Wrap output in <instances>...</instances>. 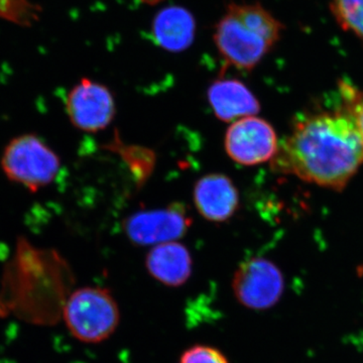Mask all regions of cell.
<instances>
[{"label":"cell","mask_w":363,"mask_h":363,"mask_svg":"<svg viewBox=\"0 0 363 363\" xmlns=\"http://www.w3.org/2000/svg\"><path fill=\"white\" fill-rule=\"evenodd\" d=\"M284 25L259 2L228 4L214 43L227 66L252 71L281 39Z\"/></svg>","instance_id":"cell-3"},{"label":"cell","mask_w":363,"mask_h":363,"mask_svg":"<svg viewBox=\"0 0 363 363\" xmlns=\"http://www.w3.org/2000/svg\"><path fill=\"white\" fill-rule=\"evenodd\" d=\"M279 145L278 135L272 124L255 116L234 121L224 138L226 154L242 166L272 161Z\"/></svg>","instance_id":"cell-8"},{"label":"cell","mask_w":363,"mask_h":363,"mask_svg":"<svg viewBox=\"0 0 363 363\" xmlns=\"http://www.w3.org/2000/svg\"><path fill=\"white\" fill-rule=\"evenodd\" d=\"M0 166L9 181L35 193L55 181L61 159L39 136L26 133L7 143Z\"/></svg>","instance_id":"cell-5"},{"label":"cell","mask_w":363,"mask_h":363,"mask_svg":"<svg viewBox=\"0 0 363 363\" xmlns=\"http://www.w3.org/2000/svg\"><path fill=\"white\" fill-rule=\"evenodd\" d=\"M179 363H229L221 350L213 346L197 344L182 353Z\"/></svg>","instance_id":"cell-15"},{"label":"cell","mask_w":363,"mask_h":363,"mask_svg":"<svg viewBox=\"0 0 363 363\" xmlns=\"http://www.w3.org/2000/svg\"><path fill=\"white\" fill-rule=\"evenodd\" d=\"M74 285L73 269L58 250L37 247L20 236L2 272L0 315L52 326L62 319Z\"/></svg>","instance_id":"cell-2"},{"label":"cell","mask_w":363,"mask_h":363,"mask_svg":"<svg viewBox=\"0 0 363 363\" xmlns=\"http://www.w3.org/2000/svg\"><path fill=\"white\" fill-rule=\"evenodd\" d=\"M272 162L276 172L340 191L363 164L362 138L343 105L298 118Z\"/></svg>","instance_id":"cell-1"},{"label":"cell","mask_w":363,"mask_h":363,"mask_svg":"<svg viewBox=\"0 0 363 363\" xmlns=\"http://www.w3.org/2000/svg\"><path fill=\"white\" fill-rule=\"evenodd\" d=\"M192 223L185 205L173 203L161 209L135 212L124 220L123 230L135 245L155 247L180 240Z\"/></svg>","instance_id":"cell-7"},{"label":"cell","mask_w":363,"mask_h":363,"mask_svg":"<svg viewBox=\"0 0 363 363\" xmlns=\"http://www.w3.org/2000/svg\"><path fill=\"white\" fill-rule=\"evenodd\" d=\"M195 206L208 221L221 223L233 218L240 207V193L233 180L223 174H208L196 182Z\"/></svg>","instance_id":"cell-10"},{"label":"cell","mask_w":363,"mask_h":363,"mask_svg":"<svg viewBox=\"0 0 363 363\" xmlns=\"http://www.w3.org/2000/svg\"><path fill=\"white\" fill-rule=\"evenodd\" d=\"M340 92L346 107L354 119L363 142V91L355 89L350 83H340Z\"/></svg>","instance_id":"cell-16"},{"label":"cell","mask_w":363,"mask_h":363,"mask_svg":"<svg viewBox=\"0 0 363 363\" xmlns=\"http://www.w3.org/2000/svg\"><path fill=\"white\" fill-rule=\"evenodd\" d=\"M66 112L72 124L86 133L105 130L116 116L113 95L106 86L84 78L66 98Z\"/></svg>","instance_id":"cell-9"},{"label":"cell","mask_w":363,"mask_h":363,"mask_svg":"<svg viewBox=\"0 0 363 363\" xmlns=\"http://www.w3.org/2000/svg\"><path fill=\"white\" fill-rule=\"evenodd\" d=\"M233 295L243 307L266 311L274 307L285 290L283 272L272 260L252 257L243 262L233 274Z\"/></svg>","instance_id":"cell-6"},{"label":"cell","mask_w":363,"mask_h":363,"mask_svg":"<svg viewBox=\"0 0 363 363\" xmlns=\"http://www.w3.org/2000/svg\"><path fill=\"white\" fill-rule=\"evenodd\" d=\"M196 23L194 16L180 6L162 9L152 23L154 40L162 49L179 52L188 49L194 40Z\"/></svg>","instance_id":"cell-13"},{"label":"cell","mask_w":363,"mask_h":363,"mask_svg":"<svg viewBox=\"0 0 363 363\" xmlns=\"http://www.w3.org/2000/svg\"><path fill=\"white\" fill-rule=\"evenodd\" d=\"M62 319L74 338L83 343L104 342L121 323L118 303L101 286L76 289L67 300Z\"/></svg>","instance_id":"cell-4"},{"label":"cell","mask_w":363,"mask_h":363,"mask_svg":"<svg viewBox=\"0 0 363 363\" xmlns=\"http://www.w3.org/2000/svg\"><path fill=\"white\" fill-rule=\"evenodd\" d=\"M207 97L215 116L224 123L257 116L260 111L257 96L238 79H217L208 88Z\"/></svg>","instance_id":"cell-11"},{"label":"cell","mask_w":363,"mask_h":363,"mask_svg":"<svg viewBox=\"0 0 363 363\" xmlns=\"http://www.w3.org/2000/svg\"><path fill=\"white\" fill-rule=\"evenodd\" d=\"M145 267L152 279L171 288L185 285L192 276V255L178 241L155 245L145 257Z\"/></svg>","instance_id":"cell-12"},{"label":"cell","mask_w":363,"mask_h":363,"mask_svg":"<svg viewBox=\"0 0 363 363\" xmlns=\"http://www.w3.org/2000/svg\"><path fill=\"white\" fill-rule=\"evenodd\" d=\"M330 9L340 28L363 42V0H331Z\"/></svg>","instance_id":"cell-14"},{"label":"cell","mask_w":363,"mask_h":363,"mask_svg":"<svg viewBox=\"0 0 363 363\" xmlns=\"http://www.w3.org/2000/svg\"><path fill=\"white\" fill-rule=\"evenodd\" d=\"M145 1H157V0H145Z\"/></svg>","instance_id":"cell-17"}]
</instances>
